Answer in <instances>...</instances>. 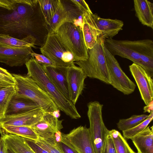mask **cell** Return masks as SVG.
Wrapping results in <instances>:
<instances>
[{
  "mask_svg": "<svg viewBox=\"0 0 153 153\" xmlns=\"http://www.w3.org/2000/svg\"><path fill=\"white\" fill-rule=\"evenodd\" d=\"M38 5V0H0V34L36 38Z\"/></svg>",
  "mask_w": 153,
  "mask_h": 153,
  "instance_id": "6da1fadb",
  "label": "cell"
},
{
  "mask_svg": "<svg viewBox=\"0 0 153 153\" xmlns=\"http://www.w3.org/2000/svg\"><path fill=\"white\" fill-rule=\"evenodd\" d=\"M27 75L31 77L52 99L58 109L73 119L81 117L75 105L66 98L52 83L42 66L33 57L25 63Z\"/></svg>",
  "mask_w": 153,
  "mask_h": 153,
  "instance_id": "7a4b0ae2",
  "label": "cell"
},
{
  "mask_svg": "<svg viewBox=\"0 0 153 153\" xmlns=\"http://www.w3.org/2000/svg\"><path fill=\"white\" fill-rule=\"evenodd\" d=\"M104 40L99 38L96 44L88 50V58L85 61L74 62L83 70L87 77L96 79L111 85V80L103 51Z\"/></svg>",
  "mask_w": 153,
  "mask_h": 153,
  "instance_id": "3957f363",
  "label": "cell"
},
{
  "mask_svg": "<svg viewBox=\"0 0 153 153\" xmlns=\"http://www.w3.org/2000/svg\"><path fill=\"white\" fill-rule=\"evenodd\" d=\"M16 94L32 100L45 112H52L58 108L50 97L30 76L12 74Z\"/></svg>",
  "mask_w": 153,
  "mask_h": 153,
  "instance_id": "277c9868",
  "label": "cell"
},
{
  "mask_svg": "<svg viewBox=\"0 0 153 153\" xmlns=\"http://www.w3.org/2000/svg\"><path fill=\"white\" fill-rule=\"evenodd\" d=\"M56 33L64 45L73 54L76 61H85L88 59V49L85 44L82 29L71 23L66 22L60 26Z\"/></svg>",
  "mask_w": 153,
  "mask_h": 153,
  "instance_id": "5b68a950",
  "label": "cell"
},
{
  "mask_svg": "<svg viewBox=\"0 0 153 153\" xmlns=\"http://www.w3.org/2000/svg\"><path fill=\"white\" fill-rule=\"evenodd\" d=\"M103 106L97 101L91 102L87 105V116L90 123L89 129L95 153H102L106 137L109 131L103 120Z\"/></svg>",
  "mask_w": 153,
  "mask_h": 153,
  "instance_id": "8992f818",
  "label": "cell"
},
{
  "mask_svg": "<svg viewBox=\"0 0 153 153\" xmlns=\"http://www.w3.org/2000/svg\"><path fill=\"white\" fill-rule=\"evenodd\" d=\"M40 51L42 55L53 61L56 66L68 68L76 61L73 54L56 33L48 34Z\"/></svg>",
  "mask_w": 153,
  "mask_h": 153,
  "instance_id": "52a82bcc",
  "label": "cell"
},
{
  "mask_svg": "<svg viewBox=\"0 0 153 153\" xmlns=\"http://www.w3.org/2000/svg\"><path fill=\"white\" fill-rule=\"evenodd\" d=\"M103 51L110 76L111 85L124 95L131 94L135 90L136 85L124 72L114 56L104 45Z\"/></svg>",
  "mask_w": 153,
  "mask_h": 153,
  "instance_id": "ba28073f",
  "label": "cell"
},
{
  "mask_svg": "<svg viewBox=\"0 0 153 153\" xmlns=\"http://www.w3.org/2000/svg\"><path fill=\"white\" fill-rule=\"evenodd\" d=\"M62 135V142L78 153H95L89 129L85 126L74 128Z\"/></svg>",
  "mask_w": 153,
  "mask_h": 153,
  "instance_id": "9c48e42d",
  "label": "cell"
},
{
  "mask_svg": "<svg viewBox=\"0 0 153 153\" xmlns=\"http://www.w3.org/2000/svg\"><path fill=\"white\" fill-rule=\"evenodd\" d=\"M137 44V40H117L110 39H105L104 41V46L112 55L128 59L140 65Z\"/></svg>",
  "mask_w": 153,
  "mask_h": 153,
  "instance_id": "30bf717a",
  "label": "cell"
},
{
  "mask_svg": "<svg viewBox=\"0 0 153 153\" xmlns=\"http://www.w3.org/2000/svg\"><path fill=\"white\" fill-rule=\"evenodd\" d=\"M31 48L13 47L0 44V62L10 67L21 66L31 58Z\"/></svg>",
  "mask_w": 153,
  "mask_h": 153,
  "instance_id": "8fae6325",
  "label": "cell"
},
{
  "mask_svg": "<svg viewBox=\"0 0 153 153\" xmlns=\"http://www.w3.org/2000/svg\"><path fill=\"white\" fill-rule=\"evenodd\" d=\"M46 112L39 106L31 110L11 115L0 119V127L5 125L31 127L41 120Z\"/></svg>",
  "mask_w": 153,
  "mask_h": 153,
  "instance_id": "7c38bea8",
  "label": "cell"
},
{
  "mask_svg": "<svg viewBox=\"0 0 153 153\" xmlns=\"http://www.w3.org/2000/svg\"><path fill=\"white\" fill-rule=\"evenodd\" d=\"M130 71L146 105L153 100V80L140 65L133 63L129 65Z\"/></svg>",
  "mask_w": 153,
  "mask_h": 153,
  "instance_id": "4fadbf2b",
  "label": "cell"
},
{
  "mask_svg": "<svg viewBox=\"0 0 153 153\" xmlns=\"http://www.w3.org/2000/svg\"><path fill=\"white\" fill-rule=\"evenodd\" d=\"M67 79L70 100L75 105L84 88V81L87 77L81 67L74 63L68 67Z\"/></svg>",
  "mask_w": 153,
  "mask_h": 153,
  "instance_id": "5bb4252c",
  "label": "cell"
},
{
  "mask_svg": "<svg viewBox=\"0 0 153 153\" xmlns=\"http://www.w3.org/2000/svg\"><path fill=\"white\" fill-rule=\"evenodd\" d=\"M62 120H59L52 112H46L42 119L31 127L39 138L47 139L53 137L56 132L63 127Z\"/></svg>",
  "mask_w": 153,
  "mask_h": 153,
  "instance_id": "9a60e30c",
  "label": "cell"
},
{
  "mask_svg": "<svg viewBox=\"0 0 153 153\" xmlns=\"http://www.w3.org/2000/svg\"><path fill=\"white\" fill-rule=\"evenodd\" d=\"M99 37L104 40L112 39L121 30L124 25L123 21L115 19L102 18L97 14L91 13Z\"/></svg>",
  "mask_w": 153,
  "mask_h": 153,
  "instance_id": "2e32d148",
  "label": "cell"
},
{
  "mask_svg": "<svg viewBox=\"0 0 153 153\" xmlns=\"http://www.w3.org/2000/svg\"><path fill=\"white\" fill-rule=\"evenodd\" d=\"M46 74L54 85L67 99L70 100L67 79L68 68L56 66H42Z\"/></svg>",
  "mask_w": 153,
  "mask_h": 153,
  "instance_id": "e0dca14e",
  "label": "cell"
},
{
  "mask_svg": "<svg viewBox=\"0 0 153 153\" xmlns=\"http://www.w3.org/2000/svg\"><path fill=\"white\" fill-rule=\"evenodd\" d=\"M137 52L140 56V66L152 78L153 41L148 39L138 40Z\"/></svg>",
  "mask_w": 153,
  "mask_h": 153,
  "instance_id": "ac0fdd59",
  "label": "cell"
},
{
  "mask_svg": "<svg viewBox=\"0 0 153 153\" xmlns=\"http://www.w3.org/2000/svg\"><path fill=\"white\" fill-rule=\"evenodd\" d=\"M1 138L8 150L13 153H35L25 141L23 137L8 133L0 128Z\"/></svg>",
  "mask_w": 153,
  "mask_h": 153,
  "instance_id": "d6986e66",
  "label": "cell"
},
{
  "mask_svg": "<svg viewBox=\"0 0 153 153\" xmlns=\"http://www.w3.org/2000/svg\"><path fill=\"white\" fill-rule=\"evenodd\" d=\"M135 15L143 25L153 29V3L147 0H134Z\"/></svg>",
  "mask_w": 153,
  "mask_h": 153,
  "instance_id": "ffe728a7",
  "label": "cell"
},
{
  "mask_svg": "<svg viewBox=\"0 0 153 153\" xmlns=\"http://www.w3.org/2000/svg\"><path fill=\"white\" fill-rule=\"evenodd\" d=\"M131 139L139 153H153V126H147Z\"/></svg>",
  "mask_w": 153,
  "mask_h": 153,
  "instance_id": "44dd1931",
  "label": "cell"
},
{
  "mask_svg": "<svg viewBox=\"0 0 153 153\" xmlns=\"http://www.w3.org/2000/svg\"><path fill=\"white\" fill-rule=\"evenodd\" d=\"M84 13L82 31L86 46L88 49H91L99 37L96 26L91 13Z\"/></svg>",
  "mask_w": 153,
  "mask_h": 153,
  "instance_id": "7402d4cb",
  "label": "cell"
},
{
  "mask_svg": "<svg viewBox=\"0 0 153 153\" xmlns=\"http://www.w3.org/2000/svg\"><path fill=\"white\" fill-rule=\"evenodd\" d=\"M38 107L36 103L30 99L15 94L9 104L5 115L16 114Z\"/></svg>",
  "mask_w": 153,
  "mask_h": 153,
  "instance_id": "603a6c76",
  "label": "cell"
},
{
  "mask_svg": "<svg viewBox=\"0 0 153 153\" xmlns=\"http://www.w3.org/2000/svg\"><path fill=\"white\" fill-rule=\"evenodd\" d=\"M67 12L61 0H60L56 11L53 17L45 27L48 33H56L60 26L68 22Z\"/></svg>",
  "mask_w": 153,
  "mask_h": 153,
  "instance_id": "cb8c5ba5",
  "label": "cell"
},
{
  "mask_svg": "<svg viewBox=\"0 0 153 153\" xmlns=\"http://www.w3.org/2000/svg\"><path fill=\"white\" fill-rule=\"evenodd\" d=\"M36 39L32 35L22 39H16L4 34H0V44L13 47L35 48Z\"/></svg>",
  "mask_w": 153,
  "mask_h": 153,
  "instance_id": "d4e9b609",
  "label": "cell"
},
{
  "mask_svg": "<svg viewBox=\"0 0 153 153\" xmlns=\"http://www.w3.org/2000/svg\"><path fill=\"white\" fill-rule=\"evenodd\" d=\"M68 14L67 22L72 23L82 29L84 13L71 0H61Z\"/></svg>",
  "mask_w": 153,
  "mask_h": 153,
  "instance_id": "484cf974",
  "label": "cell"
},
{
  "mask_svg": "<svg viewBox=\"0 0 153 153\" xmlns=\"http://www.w3.org/2000/svg\"><path fill=\"white\" fill-rule=\"evenodd\" d=\"M6 132L34 141L37 140L39 137L30 127L5 125L1 126Z\"/></svg>",
  "mask_w": 153,
  "mask_h": 153,
  "instance_id": "4316f807",
  "label": "cell"
},
{
  "mask_svg": "<svg viewBox=\"0 0 153 153\" xmlns=\"http://www.w3.org/2000/svg\"><path fill=\"white\" fill-rule=\"evenodd\" d=\"M16 94L15 85L0 89V119L5 115L9 104Z\"/></svg>",
  "mask_w": 153,
  "mask_h": 153,
  "instance_id": "83f0119b",
  "label": "cell"
},
{
  "mask_svg": "<svg viewBox=\"0 0 153 153\" xmlns=\"http://www.w3.org/2000/svg\"><path fill=\"white\" fill-rule=\"evenodd\" d=\"M59 1L60 0H38L40 9L44 19L45 25L54 15Z\"/></svg>",
  "mask_w": 153,
  "mask_h": 153,
  "instance_id": "f1b7e54d",
  "label": "cell"
},
{
  "mask_svg": "<svg viewBox=\"0 0 153 153\" xmlns=\"http://www.w3.org/2000/svg\"><path fill=\"white\" fill-rule=\"evenodd\" d=\"M117 153H136L130 147L125 138L115 129L109 131Z\"/></svg>",
  "mask_w": 153,
  "mask_h": 153,
  "instance_id": "f546056e",
  "label": "cell"
},
{
  "mask_svg": "<svg viewBox=\"0 0 153 153\" xmlns=\"http://www.w3.org/2000/svg\"><path fill=\"white\" fill-rule=\"evenodd\" d=\"M148 116L146 114L134 115L128 118L120 119L117 123V127L122 131L128 130L140 123Z\"/></svg>",
  "mask_w": 153,
  "mask_h": 153,
  "instance_id": "4dcf8cb0",
  "label": "cell"
},
{
  "mask_svg": "<svg viewBox=\"0 0 153 153\" xmlns=\"http://www.w3.org/2000/svg\"><path fill=\"white\" fill-rule=\"evenodd\" d=\"M35 142L49 153H63L58 144L56 142L54 136L47 139L39 137Z\"/></svg>",
  "mask_w": 153,
  "mask_h": 153,
  "instance_id": "1f68e13d",
  "label": "cell"
},
{
  "mask_svg": "<svg viewBox=\"0 0 153 153\" xmlns=\"http://www.w3.org/2000/svg\"><path fill=\"white\" fill-rule=\"evenodd\" d=\"M153 118V111L151 112L148 117L140 123L129 129L123 131V137L127 139H130L147 127Z\"/></svg>",
  "mask_w": 153,
  "mask_h": 153,
  "instance_id": "d6a6232c",
  "label": "cell"
},
{
  "mask_svg": "<svg viewBox=\"0 0 153 153\" xmlns=\"http://www.w3.org/2000/svg\"><path fill=\"white\" fill-rule=\"evenodd\" d=\"M31 56L42 66H56V64L53 61L42 54H37L33 51L31 53Z\"/></svg>",
  "mask_w": 153,
  "mask_h": 153,
  "instance_id": "836d02e7",
  "label": "cell"
},
{
  "mask_svg": "<svg viewBox=\"0 0 153 153\" xmlns=\"http://www.w3.org/2000/svg\"><path fill=\"white\" fill-rule=\"evenodd\" d=\"M102 153H117L109 131L106 137Z\"/></svg>",
  "mask_w": 153,
  "mask_h": 153,
  "instance_id": "e575fe53",
  "label": "cell"
},
{
  "mask_svg": "<svg viewBox=\"0 0 153 153\" xmlns=\"http://www.w3.org/2000/svg\"><path fill=\"white\" fill-rule=\"evenodd\" d=\"M15 81L12 74L11 76H7L0 73V89L15 85Z\"/></svg>",
  "mask_w": 153,
  "mask_h": 153,
  "instance_id": "d590c367",
  "label": "cell"
},
{
  "mask_svg": "<svg viewBox=\"0 0 153 153\" xmlns=\"http://www.w3.org/2000/svg\"><path fill=\"white\" fill-rule=\"evenodd\" d=\"M25 141L35 153H49L38 145L34 140L23 138Z\"/></svg>",
  "mask_w": 153,
  "mask_h": 153,
  "instance_id": "8d00e7d4",
  "label": "cell"
},
{
  "mask_svg": "<svg viewBox=\"0 0 153 153\" xmlns=\"http://www.w3.org/2000/svg\"><path fill=\"white\" fill-rule=\"evenodd\" d=\"M77 7L84 13H92L89 6L84 0H71Z\"/></svg>",
  "mask_w": 153,
  "mask_h": 153,
  "instance_id": "74e56055",
  "label": "cell"
},
{
  "mask_svg": "<svg viewBox=\"0 0 153 153\" xmlns=\"http://www.w3.org/2000/svg\"><path fill=\"white\" fill-rule=\"evenodd\" d=\"M57 143L59 146L63 153H78L76 151L62 142Z\"/></svg>",
  "mask_w": 153,
  "mask_h": 153,
  "instance_id": "f35d334b",
  "label": "cell"
},
{
  "mask_svg": "<svg viewBox=\"0 0 153 153\" xmlns=\"http://www.w3.org/2000/svg\"><path fill=\"white\" fill-rule=\"evenodd\" d=\"M143 112L145 113L147 112L150 113L153 111V100L151 101L149 103L143 108Z\"/></svg>",
  "mask_w": 153,
  "mask_h": 153,
  "instance_id": "ab89813d",
  "label": "cell"
},
{
  "mask_svg": "<svg viewBox=\"0 0 153 153\" xmlns=\"http://www.w3.org/2000/svg\"><path fill=\"white\" fill-rule=\"evenodd\" d=\"M62 133L60 131H56L54 134L55 141L56 143H58L62 142Z\"/></svg>",
  "mask_w": 153,
  "mask_h": 153,
  "instance_id": "60d3db41",
  "label": "cell"
},
{
  "mask_svg": "<svg viewBox=\"0 0 153 153\" xmlns=\"http://www.w3.org/2000/svg\"><path fill=\"white\" fill-rule=\"evenodd\" d=\"M0 73L7 76H11L12 74L9 73L6 70L0 67Z\"/></svg>",
  "mask_w": 153,
  "mask_h": 153,
  "instance_id": "b9f144b4",
  "label": "cell"
},
{
  "mask_svg": "<svg viewBox=\"0 0 153 153\" xmlns=\"http://www.w3.org/2000/svg\"><path fill=\"white\" fill-rule=\"evenodd\" d=\"M8 149L4 141H3V144L1 153H8Z\"/></svg>",
  "mask_w": 153,
  "mask_h": 153,
  "instance_id": "7bdbcfd3",
  "label": "cell"
},
{
  "mask_svg": "<svg viewBox=\"0 0 153 153\" xmlns=\"http://www.w3.org/2000/svg\"><path fill=\"white\" fill-rule=\"evenodd\" d=\"M59 111L60 110L59 109H58V110L52 112L53 116L58 119L60 117V115L59 113Z\"/></svg>",
  "mask_w": 153,
  "mask_h": 153,
  "instance_id": "ee69618b",
  "label": "cell"
},
{
  "mask_svg": "<svg viewBox=\"0 0 153 153\" xmlns=\"http://www.w3.org/2000/svg\"><path fill=\"white\" fill-rule=\"evenodd\" d=\"M3 144V140L0 138V153H1Z\"/></svg>",
  "mask_w": 153,
  "mask_h": 153,
  "instance_id": "f6af8a7d",
  "label": "cell"
},
{
  "mask_svg": "<svg viewBox=\"0 0 153 153\" xmlns=\"http://www.w3.org/2000/svg\"><path fill=\"white\" fill-rule=\"evenodd\" d=\"M8 153H13L10 151L8 149Z\"/></svg>",
  "mask_w": 153,
  "mask_h": 153,
  "instance_id": "bcb514c9",
  "label": "cell"
},
{
  "mask_svg": "<svg viewBox=\"0 0 153 153\" xmlns=\"http://www.w3.org/2000/svg\"><path fill=\"white\" fill-rule=\"evenodd\" d=\"M137 153H139L137 152Z\"/></svg>",
  "mask_w": 153,
  "mask_h": 153,
  "instance_id": "7dc6e473",
  "label": "cell"
}]
</instances>
